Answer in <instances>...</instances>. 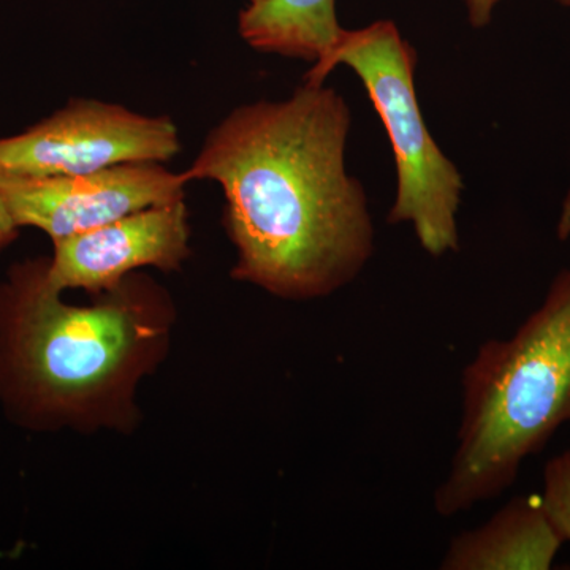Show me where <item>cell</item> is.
I'll use <instances>...</instances> for the list:
<instances>
[{
	"label": "cell",
	"instance_id": "obj_1",
	"mask_svg": "<svg viewBox=\"0 0 570 570\" xmlns=\"http://www.w3.org/2000/svg\"><path fill=\"white\" fill-rule=\"evenodd\" d=\"M351 124L343 94L305 82L279 102L236 107L206 135L183 175L223 189L236 281L306 302L363 272L374 225L362 183L347 174Z\"/></svg>",
	"mask_w": 570,
	"mask_h": 570
},
{
	"label": "cell",
	"instance_id": "obj_2",
	"mask_svg": "<svg viewBox=\"0 0 570 570\" xmlns=\"http://www.w3.org/2000/svg\"><path fill=\"white\" fill-rule=\"evenodd\" d=\"M48 258L0 283V400L31 428L115 423L168 333L163 292L130 275L91 306L62 302Z\"/></svg>",
	"mask_w": 570,
	"mask_h": 570
},
{
	"label": "cell",
	"instance_id": "obj_3",
	"mask_svg": "<svg viewBox=\"0 0 570 570\" xmlns=\"http://www.w3.org/2000/svg\"><path fill=\"white\" fill-rule=\"evenodd\" d=\"M570 423V268L509 340H489L463 371V417L434 510L450 519L501 497L524 460Z\"/></svg>",
	"mask_w": 570,
	"mask_h": 570
},
{
	"label": "cell",
	"instance_id": "obj_4",
	"mask_svg": "<svg viewBox=\"0 0 570 570\" xmlns=\"http://www.w3.org/2000/svg\"><path fill=\"white\" fill-rule=\"evenodd\" d=\"M355 71L384 124L396 168V198L387 223L411 224L419 245L433 257L460 249L459 212L464 183L428 129L415 91L417 51L395 22L344 29L335 48L307 71L322 85L336 67Z\"/></svg>",
	"mask_w": 570,
	"mask_h": 570
},
{
	"label": "cell",
	"instance_id": "obj_5",
	"mask_svg": "<svg viewBox=\"0 0 570 570\" xmlns=\"http://www.w3.org/2000/svg\"><path fill=\"white\" fill-rule=\"evenodd\" d=\"M181 153L178 126L119 104L71 99L13 137L0 138V176L82 175L122 164H165Z\"/></svg>",
	"mask_w": 570,
	"mask_h": 570
},
{
	"label": "cell",
	"instance_id": "obj_6",
	"mask_svg": "<svg viewBox=\"0 0 570 570\" xmlns=\"http://www.w3.org/2000/svg\"><path fill=\"white\" fill-rule=\"evenodd\" d=\"M186 184L164 164H122L82 175L0 176V195L18 227L39 228L55 243L184 200Z\"/></svg>",
	"mask_w": 570,
	"mask_h": 570
},
{
	"label": "cell",
	"instance_id": "obj_7",
	"mask_svg": "<svg viewBox=\"0 0 570 570\" xmlns=\"http://www.w3.org/2000/svg\"><path fill=\"white\" fill-rule=\"evenodd\" d=\"M189 242L186 202L151 206L52 243L55 254L48 258V281L59 292L81 288L99 296L138 269L181 268L190 255Z\"/></svg>",
	"mask_w": 570,
	"mask_h": 570
},
{
	"label": "cell",
	"instance_id": "obj_8",
	"mask_svg": "<svg viewBox=\"0 0 570 570\" xmlns=\"http://www.w3.org/2000/svg\"><path fill=\"white\" fill-rule=\"evenodd\" d=\"M562 543L540 494L517 497L482 527L453 538L439 568L549 570Z\"/></svg>",
	"mask_w": 570,
	"mask_h": 570
},
{
	"label": "cell",
	"instance_id": "obj_9",
	"mask_svg": "<svg viewBox=\"0 0 570 570\" xmlns=\"http://www.w3.org/2000/svg\"><path fill=\"white\" fill-rule=\"evenodd\" d=\"M341 28L336 0H246L238 33L264 55L318 63L335 48Z\"/></svg>",
	"mask_w": 570,
	"mask_h": 570
},
{
	"label": "cell",
	"instance_id": "obj_10",
	"mask_svg": "<svg viewBox=\"0 0 570 570\" xmlns=\"http://www.w3.org/2000/svg\"><path fill=\"white\" fill-rule=\"evenodd\" d=\"M540 498L554 530L570 542V449L546 464Z\"/></svg>",
	"mask_w": 570,
	"mask_h": 570
},
{
	"label": "cell",
	"instance_id": "obj_11",
	"mask_svg": "<svg viewBox=\"0 0 570 570\" xmlns=\"http://www.w3.org/2000/svg\"><path fill=\"white\" fill-rule=\"evenodd\" d=\"M499 2H501V0H464L469 22H471L472 28H485L491 20L494 7H497Z\"/></svg>",
	"mask_w": 570,
	"mask_h": 570
},
{
	"label": "cell",
	"instance_id": "obj_12",
	"mask_svg": "<svg viewBox=\"0 0 570 570\" xmlns=\"http://www.w3.org/2000/svg\"><path fill=\"white\" fill-rule=\"evenodd\" d=\"M18 228L20 227L14 223L13 216H11L2 195H0V250L10 246L17 239Z\"/></svg>",
	"mask_w": 570,
	"mask_h": 570
},
{
	"label": "cell",
	"instance_id": "obj_13",
	"mask_svg": "<svg viewBox=\"0 0 570 570\" xmlns=\"http://www.w3.org/2000/svg\"><path fill=\"white\" fill-rule=\"evenodd\" d=\"M554 2L560 3L562 7H569L570 9V0H554ZM558 238H560L561 242H566V239L570 238V184L564 202H562L560 223H558Z\"/></svg>",
	"mask_w": 570,
	"mask_h": 570
}]
</instances>
